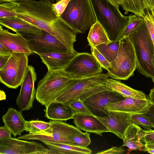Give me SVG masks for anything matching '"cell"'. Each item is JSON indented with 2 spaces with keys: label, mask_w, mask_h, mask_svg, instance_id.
<instances>
[{
  "label": "cell",
  "mask_w": 154,
  "mask_h": 154,
  "mask_svg": "<svg viewBox=\"0 0 154 154\" xmlns=\"http://www.w3.org/2000/svg\"><path fill=\"white\" fill-rule=\"evenodd\" d=\"M12 5L17 16L56 37L71 53L78 54L74 48L77 33L57 15L51 1L28 0Z\"/></svg>",
  "instance_id": "1"
},
{
  "label": "cell",
  "mask_w": 154,
  "mask_h": 154,
  "mask_svg": "<svg viewBox=\"0 0 154 154\" xmlns=\"http://www.w3.org/2000/svg\"><path fill=\"white\" fill-rule=\"evenodd\" d=\"M97 20L105 30L111 41L119 40L129 21L119 8L108 0H90Z\"/></svg>",
  "instance_id": "2"
},
{
  "label": "cell",
  "mask_w": 154,
  "mask_h": 154,
  "mask_svg": "<svg viewBox=\"0 0 154 154\" xmlns=\"http://www.w3.org/2000/svg\"><path fill=\"white\" fill-rule=\"evenodd\" d=\"M135 51L138 71L144 76L154 78L152 59L154 54L153 41L143 18L139 26L128 36Z\"/></svg>",
  "instance_id": "3"
},
{
  "label": "cell",
  "mask_w": 154,
  "mask_h": 154,
  "mask_svg": "<svg viewBox=\"0 0 154 154\" xmlns=\"http://www.w3.org/2000/svg\"><path fill=\"white\" fill-rule=\"evenodd\" d=\"M77 79L71 77L63 69L48 70L38 83L36 94L37 100L47 107Z\"/></svg>",
  "instance_id": "4"
},
{
  "label": "cell",
  "mask_w": 154,
  "mask_h": 154,
  "mask_svg": "<svg viewBox=\"0 0 154 154\" xmlns=\"http://www.w3.org/2000/svg\"><path fill=\"white\" fill-rule=\"evenodd\" d=\"M60 17L77 33H85L97 20L90 0H70Z\"/></svg>",
  "instance_id": "5"
},
{
  "label": "cell",
  "mask_w": 154,
  "mask_h": 154,
  "mask_svg": "<svg viewBox=\"0 0 154 154\" xmlns=\"http://www.w3.org/2000/svg\"><path fill=\"white\" fill-rule=\"evenodd\" d=\"M117 55L110 63L112 68L107 71L109 77L126 80L134 75L137 69V62L133 45L128 37L119 40Z\"/></svg>",
  "instance_id": "6"
},
{
  "label": "cell",
  "mask_w": 154,
  "mask_h": 154,
  "mask_svg": "<svg viewBox=\"0 0 154 154\" xmlns=\"http://www.w3.org/2000/svg\"><path fill=\"white\" fill-rule=\"evenodd\" d=\"M49 122L51 126L47 129L39 132L25 134L17 138L51 141L74 146L69 139V136L83 132L79 128L63 121L51 120Z\"/></svg>",
  "instance_id": "7"
},
{
  "label": "cell",
  "mask_w": 154,
  "mask_h": 154,
  "mask_svg": "<svg viewBox=\"0 0 154 154\" xmlns=\"http://www.w3.org/2000/svg\"><path fill=\"white\" fill-rule=\"evenodd\" d=\"M29 56L23 53H12L6 64L0 69V82L13 89L21 85L28 66Z\"/></svg>",
  "instance_id": "8"
},
{
  "label": "cell",
  "mask_w": 154,
  "mask_h": 154,
  "mask_svg": "<svg viewBox=\"0 0 154 154\" xmlns=\"http://www.w3.org/2000/svg\"><path fill=\"white\" fill-rule=\"evenodd\" d=\"M74 79H83L101 73L102 67L92 54L79 53L63 69Z\"/></svg>",
  "instance_id": "9"
},
{
  "label": "cell",
  "mask_w": 154,
  "mask_h": 154,
  "mask_svg": "<svg viewBox=\"0 0 154 154\" xmlns=\"http://www.w3.org/2000/svg\"><path fill=\"white\" fill-rule=\"evenodd\" d=\"M22 34L27 40L33 53L38 55L54 52L72 54L57 38L45 30H43V33L40 35Z\"/></svg>",
  "instance_id": "10"
},
{
  "label": "cell",
  "mask_w": 154,
  "mask_h": 154,
  "mask_svg": "<svg viewBox=\"0 0 154 154\" xmlns=\"http://www.w3.org/2000/svg\"><path fill=\"white\" fill-rule=\"evenodd\" d=\"M109 77L107 73H101L86 78L77 79L55 101L65 103L78 98L95 87L105 84Z\"/></svg>",
  "instance_id": "11"
},
{
  "label": "cell",
  "mask_w": 154,
  "mask_h": 154,
  "mask_svg": "<svg viewBox=\"0 0 154 154\" xmlns=\"http://www.w3.org/2000/svg\"><path fill=\"white\" fill-rule=\"evenodd\" d=\"M48 149L40 143L14 138L0 139V154H47Z\"/></svg>",
  "instance_id": "12"
},
{
  "label": "cell",
  "mask_w": 154,
  "mask_h": 154,
  "mask_svg": "<svg viewBox=\"0 0 154 154\" xmlns=\"http://www.w3.org/2000/svg\"><path fill=\"white\" fill-rule=\"evenodd\" d=\"M125 98L112 90H106L93 94L85 99L84 103L94 115L103 117L109 114V112L105 109L106 106L122 100Z\"/></svg>",
  "instance_id": "13"
},
{
  "label": "cell",
  "mask_w": 154,
  "mask_h": 154,
  "mask_svg": "<svg viewBox=\"0 0 154 154\" xmlns=\"http://www.w3.org/2000/svg\"><path fill=\"white\" fill-rule=\"evenodd\" d=\"M36 79V73L34 67L28 65L20 93L16 100V104L22 112L28 110L32 107L36 99V90L34 84Z\"/></svg>",
  "instance_id": "14"
},
{
  "label": "cell",
  "mask_w": 154,
  "mask_h": 154,
  "mask_svg": "<svg viewBox=\"0 0 154 154\" xmlns=\"http://www.w3.org/2000/svg\"><path fill=\"white\" fill-rule=\"evenodd\" d=\"M153 104L149 97L145 99L125 97L122 100L107 104L105 109L108 112L117 111L131 114H145Z\"/></svg>",
  "instance_id": "15"
},
{
  "label": "cell",
  "mask_w": 154,
  "mask_h": 154,
  "mask_svg": "<svg viewBox=\"0 0 154 154\" xmlns=\"http://www.w3.org/2000/svg\"><path fill=\"white\" fill-rule=\"evenodd\" d=\"M108 116H96L109 130L119 137L122 139L126 129L131 124V114L127 112L112 111Z\"/></svg>",
  "instance_id": "16"
},
{
  "label": "cell",
  "mask_w": 154,
  "mask_h": 154,
  "mask_svg": "<svg viewBox=\"0 0 154 154\" xmlns=\"http://www.w3.org/2000/svg\"><path fill=\"white\" fill-rule=\"evenodd\" d=\"M0 44L7 48L12 54L14 52L23 53L29 55L33 54L27 40L18 32L13 33L0 26Z\"/></svg>",
  "instance_id": "17"
},
{
  "label": "cell",
  "mask_w": 154,
  "mask_h": 154,
  "mask_svg": "<svg viewBox=\"0 0 154 154\" xmlns=\"http://www.w3.org/2000/svg\"><path fill=\"white\" fill-rule=\"evenodd\" d=\"M73 119L76 127L86 132L101 136L104 132H109L103 123L94 115L76 114Z\"/></svg>",
  "instance_id": "18"
},
{
  "label": "cell",
  "mask_w": 154,
  "mask_h": 154,
  "mask_svg": "<svg viewBox=\"0 0 154 154\" xmlns=\"http://www.w3.org/2000/svg\"><path fill=\"white\" fill-rule=\"evenodd\" d=\"M144 136V134L140 127L132 123L127 128L123 135V143L121 147H128V153L132 150L146 152L145 144L142 141Z\"/></svg>",
  "instance_id": "19"
},
{
  "label": "cell",
  "mask_w": 154,
  "mask_h": 154,
  "mask_svg": "<svg viewBox=\"0 0 154 154\" xmlns=\"http://www.w3.org/2000/svg\"><path fill=\"white\" fill-rule=\"evenodd\" d=\"M0 24L15 32L21 34L40 35L43 33L42 29L17 16L0 18Z\"/></svg>",
  "instance_id": "20"
},
{
  "label": "cell",
  "mask_w": 154,
  "mask_h": 154,
  "mask_svg": "<svg viewBox=\"0 0 154 154\" xmlns=\"http://www.w3.org/2000/svg\"><path fill=\"white\" fill-rule=\"evenodd\" d=\"M2 119L5 125L14 137L26 131L27 121L20 111L10 108L2 116Z\"/></svg>",
  "instance_id": "21"
},
{
  "label": "cell",
  "mask_w": 154,
  "mask_h": 154,
  "mask_svg": "<svg viewBox=\"0 0 154 154\" xmlns=\"http://www.w3.org/2000/svg\"><path fill=\"white\" fill-rule=\"evenodd\" d=\"M76 54L69 53L54 52L39 56L48 70L64 69Z\"/></svg>",
  "instance_id": "22"
},
{
  "label": "cell",
  "mask_w": 154,
  "mask_h": 154,
  "mask_svg": "<svg viewBox=\"0 0 154 154\" xmlns=\"http://www.w3.org/2000/svg\"><path fill=\"white\" fill-rule=\"evenodd\" d=\"M44 110L45 117L52 120L66 121L73 119L75 114L68 105L56 101L51 103Z\"/></svg>",
  "instance_id": "23"
},
{
  "label": "cell",
  "mask_w": 154,
  "mask_h": 154,
  "mask_svg": "<svg viewBox=\"0 0 154 154\" xmlns=\"http://www.w3.org/2000/svg\"><path fill=\"white\" fill-rule=\"evenodd\" d=\"M48 148L47 154H90L91 150L88 148L51 141H42Z\"/></svg>",
  "instance_id": "24"
},
{
  "label": "cell",
  "mask_w": 154,
  "mask_h": 154,
  "mask_svg": "<svg viewBox=\"0 0 154 154\" xmlns=\"http://www.w3.org/2000/svg\"><path fill=\"white\" fill-rule=\"evenodd\" d=\"M106 84L112 90L125 97L138 99H145L147 97L143 91L133 89L119 81L112 79L108 78Z\"/></svg>",
  "instance_id": "25"
},
{
  "label": "cell",
  "mask_w": 154,
  "mask_h": 154,
  "mask_svg": "<svg viewBox=\"0 0 154 154\" xmlns=\"http://www.w3.org/2000/svg\"><path fill=\"white\" fill-rule=\"evenodd\" d=\"M87 39L91 48L104 43L108 44L112 41L104 28L97 20L90 27Z\"/></svg>",
  "instance_id": "26"
},
{
  "label": "cell",
  "mask_w": 154,
  "mask_h": 154,
  "mask_svg": "<svg viewBox=\"0 0 154 154\" xmlns=\"http://www.w3.org/2000/svg\"><path fill=\"white\" fill-rule=\"evenodd\" d=\"M120 41H112L111 42L105 43L96 46L95 47L110 63L116 58L119 51Z\"/></svg>",
  "instance_id": "27"
},
{
  "label": "cell",
  "mask_w": 154,
  "mask_h": 154,
  "mask_svg": "<svg viewBox=\"0 0 154 154\" xmlns=\"http://www.w3.org/2000/svg\"><path fill=\"white\" fill-rule=\"evenodd\" d=\"M121 6L126 12L143 17L146 7L143 0H122Z\"/></svg>",
  "instance_id": "28"
},
{
  "label": "cell",
  "mask_w": 154,
  "mask_h": 154,
  "mask_svg": "<svg viewBox=\"0 0 154 154\" xmlns=\"http://www.w3.org/2000/svg\"><path fill=\"white\" fill-rule=\"evenodd\" d=\"M129 21L119 39L128 37L139 26L143 17L135 14L128 16Z\"/></svg>",
  "instance_id": "29"
},
{
  "label": "cell",
  "mask_w": 154,
  "mask_h": 154,
  "mask_svg": "<svg viewBox=\"0 0 154 154\" xmlns=\"http://www.w3.org/2000/svg\"><path fill=\"white\" fill-rule=\"evenodd\" d=\"M50 126L49 122L39 120L27 121L26 131L29 132V133L39 132L47 129Z\"/></svg>",
  "instance_id": "30"
},
{
  "label": "cell",
  "mask_w": 154,
  "mask_h": 154,
  "mask_svg": "<svg viewBox=\"0 0 154 154\" xmlns=\"http://www.w3.org/2000/svg\"><path fill=\"white\" fill-rule=\"evenodd\" d=\"M65 103L70 106L75 114L93 115L84 104V101L81 100L79 98L73 99Z\"/></svg>",
  "instance_id": "31"
},
{
  "label": "cell",
  "mask_w": 154,
  "mask_h": 154,
  "mask_svg": "<svg viewBox=\"0 0 154 154\" xmlns=\"http://www.w3.org/2000/svg\"><path fill=\"white\" fill-rule=\"evenodd\" d=\"M87 132L75 135H71L69 139L74 146L86 147L91 143L90 135Z\"/></svg>",
  "instance_id": "32"
},
{
  "label": "cell",
  "mask_w": 154,
  "mask_h": 154,
  "mask_svg": "<svg viewBox=\"0 0 154 154\" xmlns=\"http://www.w3.org/2000/svg\"><path fill=\"white\" fill-rule=\"evenodd\" d=\"M131 120L132 123L143 127L145 130L153 128L152 124L144 114H131Z\"/></svg>",
  "instance_id": "33"
},
{
  "label": "cell",
  "mask_w": 154,
  "mask_h": 154,
  "mask_svg": "<svg viewBox=\"0 0 154 154\" xmlns=\"http://www.w3.org/2000/svg\"><path fill=\"white\" fill-rule=\"evenodd\" d=\"M12 8L11 2H0V18L16 16Z\"/></svg>",
  "instance_id": "34"
},
{
  "label": "cell",
  "mask_w": 154,
  "mask_h": 154,
  "mask_svg": "<svg viewBox=\"0 0 154 154\" xmlns=\"http://www.w3.org/2000/svg\"><path fill=\"white\" fill-rule=\"evenodd\" d=\"M91 51L92 54L94 57L102 67L107 71L112 68L110 63L95 47L91 48Z\"/></svg>",
  "instance_id": "35"
},
{
  "label": "cell",
  "mask_w": 154,
  "mask_h": 154,
  "mask_svg": "<svg viewBox=\"0 0 154 154\" xmlns=\"http://www.w3.org/2000/svg\"><path fill=\"white\" fill-rule=\"evenodd\" d=\"M143 17L146 22L149 31L154 47V23L152 19V14L149 9H145V14ZM152 63L154 68V54L152 59Z\"/></svg>",
  "instance_id": "36"
},
{
  "label": "cell",
  "mask_w": 154,
  "mask_h": 154,
  "mask_svg": "<svg viewBox=\"0 0 154 154\" xmlns=\"http://www.w3.org/2000/svg\"><path fill=\"white\" fill-rule=\"evenodd\" d=\"M70 0H61L56 3H52L53 7L59 17L63 12Z\"/></svg>",
  "instance_id": "37"
},
{
  "label": "cell",
  "mask_w": 154,
  "mask_h": 154,
  "mask_svg": "<svg viewBox=\"0 0 154 154\" xmlns=\"http://www.w3.org/2000/svg\"><path fill=\"white\" fill-rule=\"evenodd\" d=\"M144 134V136L142 141L145 144H154V130L152 129L149 130L142 129Z\"/></svg>",
  "instance_id": "38"
},
{
  "label": "cell",
  "mask_w": 154,
  "mask_h": 154,
  "mask_svg": "<svg viewBox=\"0 0 154 154\" xmlns=\"http://www.w3.org/2000/svg\"><path fill=\"white\" fill-rule=\"evenodd\" d=\"M125 151V149L122 148L121 147H114L99 152H97L96 154H117L122 153Z\"/></svg>",
  "instance_id": "39"
},
{
  "label": "cell",
  "mask_w": 154,
  "mask_h": 154,
  "mask_svg": "<svg viewBox=\"0 0 154 154\" xmlns=\"http://www.w3.org/2000/svg\"><path fill=\"white\" fill-rule=\"evenodd\" d=\"M11 133L5 126L0 127V139L10 138L11 137Z\"/></svg>",
  "instance_id": "40"
},
{
  "label": "cell",
  "mask_w": 154,
  "mask_h": 154,
  "mask_svg": "<svg viewBox=\"0 0 154 154\" xmlns=\"http://www.w3.org/2000/svg\"><path fill=\"white\" fill-rule=\"evenodd\" d=\"M144 114L152 124L154 128V104L151 106L147 113Z\"/></svg>",
  "instance_id": "41"
},
{
  "label": "cell",
  "mask_w": 154,
  "mask_h": 154,
  "mask_svg": "<svg viewBox=\"0 0 154 154\" xmlns=\"http://www.w3.org/2000/svg\"><path fill=\"white\" fill-rule=\"evenodd\" d=\"M11 54L5 55H0V69H2L6 64Z\"/></svg>",
  "instance_id": "42"
},
{
  "label": "cell",
  "mask_w": 154,
  "mask_h": 154,
  "mask_svg": "<svg viewBox=\"0 0 154 154\" xmlns=\"http://www.w3.org/2000/svg\"><path fill=\"white\" fill-rule=\"evenodd\" d=\"M9 50L5 46L0 44V55H9L11 54Z\"/></svg>",
  "instance_id": "43"
},
{
  "label": "cell",
  "mask_w": 154,
  "mask_h": 154,
  "mask_svg": "<svg viewBox=\"0 0 154 154\" xmlns=\"http://www.w3.org/2000/svg\"><path fill=\"white\" fill-rule=\"evenodd\" d=\"M146 7V9L150 10L154 7V0H143Z\"/></svg>",
  "instance_id": "44"
},
{
  "label": "cell",
  "mask_w": 154,
  "mask_h": 154,
  "mask_svg": "<svg viewBox=\"0 0 154 154\" xmlns=\"http://www.w3.org/2000/svg\"><path fill=\"white\" fill-rule=\"evenodd\" d=\"M149 97L151 102L154 104V87L150 90Z\"/></svg>",
  "instance_id": "45"
},
{
  "label": "cell",
  "mask_w": 154,
  "mask_h": 154,
  "mask_svg": "<svg viewBox=\"0 0 154 154\" xmlns=\"http://www.w3.org/2000/svg\"><path fill=\"white\" fill-rule=\"evenodd\" d=\"M112 3L117 7L119 8L122 4V0H111Z\"/></svg>",
  "instance_id": "46"
},
{
  "label": "cell",
  "mask_w": 154,
  "mask_h": 154,
  "mask_svg": "<svg viewBox=\"0 0 154 154\" xmlns=\"http://www.w3.org/2000/svg\"><path fill=\"white\" fill-rule=\"evenodd\" d=\"M0 100H5L6 98V95L5 92L2 90H0Z\"/></svg>",
  "instance_id": "47"
},
{
  "label": "cell",
  "mask_w": 154,
  "mask_h": 154,
  "mask_svg": "<svg viewBox=\"0 0 154 154\" xmlns=\"http://www.w3.org/2000/svg\"><path fill=\"white\" fill-rule=\"evenodd\" d=\"M27 0H0V2H21Z\"/></svg>",
  "instance_id": "48"
},
{
  "label": "cell",
  "mask_w": 154,
  "mask_h": 154,
  "mask_svg": "<svg viewBox=\"0 0 154 154\" xmlns=\"http://www.w3.org/2000/svg\"><path fill=\"white\" fill-rule=\"evenodd\" d=\"M146 148H151L154 149V144H145Z\"/></svg>",
  "instance_id": "49"
},
{
  "label": "cell",
  "mask_w": 154,
  "mask_h": 154,
  "mask_svg": "<svg viewBox=\"0 0 154 154\" xmlns=\"http://www.w3.org/2000/svg\"><path fill=\"white\" fill-rule=\"evenodd\" d=\"M146 152L154 154V149L148 148H146Z\"/></svg>",
  "instance_id": "50"
},
{
  "label": "cell",
  "mask_w": 154,
  "mask_h": 154,
  "mask_svg": "<svg viewBox=\"0 0 154 154\" xmlns=\"http://www.w3.org/2000/svg\"><path fill=\"white\" fill-rule=\"evenodd\" d=\"M149 10L152 15L154 17V7L151 8Z\"/></svg>",
  "instance_id": "51"
},
{
  "label": "cell",
  "mask_w": 154,
  "mask_h": 154,
  "mask_svg": "<svg viewBox=\"0 0 154 154\" xmlns=\"http://www.w3.org/2000/svg\"><path fill=\"white\" fill-rule=\"evenodd\" d=\"M61 0H51V2L53 3H55L57 2H58Z\"/></svg>",
  "instance_id": "52"
},
{
  "label": "cell",
  "mask_w": 154,
  "mask_h": 154,
  "mask_svg": "<svg viewBox=\"0 0 154 154\" xmlns=\"http://www.w3.org/2000/svg\"><path fill=\"white\" fill-rule=\"evenodd\" d=\"M152 20H153V23H154V17L152 15Z\"/></svg>",
  "instance_id": "53"
},
{
  "label": "cell",
  "mask_w": 154,
  "mask_h": 154,
  "mask_svg": "<svg viewBox=\"0 0 154 154\" xmlns=\"http://www.w3.org/2000/svg\"><path fill=\"white\" fill-rule=\"evenodd\" d=\"M43 0V1H51V0Z\"/></svg>",
  "instance_id": "54"
},
{
  "label": "cell",
  "mask_w": 154,
  "mask_h": 154,
  "mask_svg": "<svg viewBox=\"0 0 154 154\" xmlns=\"http://www.w3.org/2000/svg\"><path fill=\"white\" fill-rule=\"evenodd\" d=\"M109 1V2H112V1H111V0H108Z\"/></svg>",
  "instance_id": "55"
}]
</instances>
